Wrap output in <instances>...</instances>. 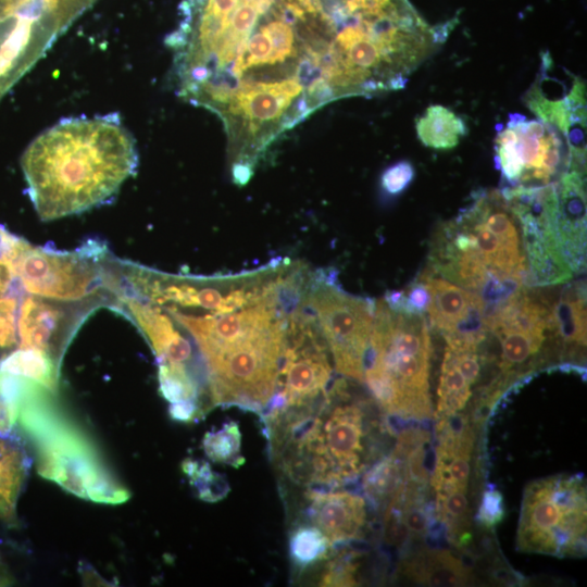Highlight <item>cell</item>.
<instances>
[{
  "label": "cell",
  "instance_id": "1",
  "mask_svg": "<svg viewBox=\"0 0 587 587\" xmlns=\"http://www.w3.org/2000/svg\"><path fill=\"white\" fill-rule=\"evenodd\" d=\"M21 166L42 221L107 202L138 166L134 136L116 113L67 117L39 134Z\"/></svg>",
  "mask_w": 587,
  "mask_h": 587
},
{
  "label": "cell",
  "instance_id": "2",
  "mask_svg": "<svg viewBox=\"0 0 587 587\" xmlns=\"http://www.w3.org/2000/svg\"><path fill=\"white\" fill-rule=\"evenodd\" d=\"M376 402L336 379L309 407L265 414L271 453L291 482L334 489L354 482L380 455L388 424L375 413Z\"/></svg>",
  "mask_w": 587,
  "mask_h": 587
},
{
  "label": "cell",
  "instance_id": "3",
  "mask_svg": "<svg viewBox=\"0 0 587 587\" xmlns=\"http://www.w3.org/2000/svg\"><path fill=\"white\" fill-rule=\"evenodd\" d=\"M0 389L15 419L13 436L29 447L40 476L93 502L128 500L129 491L99 445L57 398V391L1 367Z\"/></svg>",
  "mask_w": 587,
  "mask_h": 587
},
{
  "label": "cell",
  "instance_id": "4",
  "mask_svg": "<svg viewBox=\"0 0 587 587\" xmlns=\"http://www.w3.org/2000/svg\"><path fill=\"white\" fill-rule=\"evenodd\" d=\"M429 263L437 271L490 283L480 296L487 310L525 285L527 262L520 218L500 190L478 191L460 213L435 234Z\"/></svg>",
  "mask_w": 587,
  "mask_h": 587
},
{
  "label": "cell",
  "instance_id": "5",
  "mask_svg": "<svg viewBox=\"0 0 587 587\" xmlns=\"http://www.w3.org/2000/svg\"><path fill=\"white\" fill-rule=\"evenodd\" d=\"M430 357L425 314L395 311L384 299L375 302L363 380L386 415L416 422L432 417Z\"/></svg>",
  "mask_w": 587,
  "mask_h": 587
},
{
  "label": "cell",
  "instance_id": "6",
  "mask_svg": "<svg viewBox=\"0 0 587 587\" xmlns=\"http://www.w3.org/2000/svg\"><path fill=\"white\" fill-rule=\"evenodd\" d=\"M515 548L558 558L586 554L584 474L552 475L524 486Z\"/></svg>",
  "mask_w": 587,
  "mask_h": 587
},
{
  "label": "cell",
  "instance_id": "7",
  "mask_svg": "<svg viewBox=\"0 0 587 587\" xmlns=\"http://www.w3.org/2000/svg\"><path fill=\"white\" fill-rule=\"evenodd\" d=\"M110 250L89 240L74 251L36 247L15 236L12 261L26 294L70 302H95L111 308L108 287Z\"/></svg>",
  "mask_w": 587,
  "mask_h": 587
},
{
  "label": "cell",
  "instance_id": "8",
  "mask_svg": "<svg viewBox=\"0 0 587 587\" xmlns=\"http://www.w3.org/2000/svg\"><path fill=\"white\" fill-rule=\"evenodd\" d=\"M585 150L554 124L510 114L497 133L495 163L501 189H534L553 185L574 165H583Z\"/></svg>",
  "mask_w": 587,
  "mask_h": 587
},
{
  "label": "cell",
  "instance_id": "9",
  "mask_svg": "<svg viewBox=\"0 0 587 587\" xmlns=\"http://www.w3.org/2000/svg\"><path fill=\"white\" fill-rule=\"evenodd\" d=\"M98 0H0V100Z\"/></svg>",
  "mask_w": 587,
  "mask_h": 587
},
{
  "label": "cell",
  "instance_id": "10",
  "mask_svg": "<svg viewBox=\"0 0 587 587\" xmlns=\"http://www.w3.org/2000/svg\"><path fill=\"white\" fill-rule=\"evenodd\" d=\"M302 302L317 322L335 371L363 382L375 302L344 291L328 270L310 274Z\"/></svg>",
  "mask_w": 587,
  "mask_h": 587
},
{
  "label": "cell",
  "instance_id": "11",
  "mask_svg": "<svg viewBox=\"0 0 587 587\" xmlns=\"http://www.w3.org/2000/svg\"><path fill=\"white\" fill-rule=\"evenodd\" d=\"M330 359L317 322L301 300L287 315L277 387L265 414L302 409L320 399L330 385Z\"/></svg>",
  "mask_w": 587,
  "mask_h": 587
},
{
  "label": "cell",
  "instance_id": "12",
  "mask_svg": "<svg viewBox=\"0 0 587 587\" xmlns=\"http://www.w3.org/2000/svg\"><path fill=\"white\" fill-rule=\"evenodd\" d=\"M98 308L95 302L53 300L24 291L17 319L18 349L40 352L61 367L77 329Z\"/></svg>",
  "mask_w": 587,
  "mask_h": 587
},
{
  "label": "cell",
  "instance_id": "13",
  "mask_svg": "<svg viewBox=\"0 0 587 587\" xmlns=\"http://www.w3.org/2000/svg\"><path fill=\"white\" fill-rule=\"evenodd\" d=\"M419 279L429 294L427 313L434 328L446 340L480 345L488 335L487 308L482 297L430 271Z\"/></svg>",
  "mask_w": 587,
  "mask_h": 587
},
{
  "label": "cell",
  "instance_id": "14",
  "mask_svg": "<svg viewBox=\"0 0 587 587\" xmlns=\"http://www.w3.org/2000/svg\"><path fill=\"white\" fill-rule=\"evenodd\" d=\"M307 513L333 545L346 544L363 536L367 510L365 499L347 490H308Z\"/></svg>",
  "mask_w": 587,
  "mask_h": 587
},
{
  "label": "cell",
  "instance_id": "15",
  "mask_svg": "<svg viewBox=\"0 0 587 587\" xmlns=\"http://www.w3.org/2000/svg\"><path fill=\"white\" fill-rule=\"evenodd\" d=\"M554 230L562 254L573 271L586 265V196L583 167L573 166L558 182Z\"/></svg>",
  "mask_w": 587,
  "mask_h": 587
},
{
  "label": "cell",
  "instance_id": "16",
  "mask_svg": "<svg viewBox=\"0 0 587 587\" xmlns=\"http://www.w3.org/2000/svg\"><path fill=\"white\" fill-rule=\"evenodd\" d=\"M29 466L30 459L21 440L0 435V523L9 528L20 527L16 505Z\"/></svg>",
  "mask_w": 587,
  "mask_h": 587
},
{
  "label": "cell",
  "instance_id": "17",
  "mask_svg": "<svg viewBox=\"0 0 587 587\" xmlns=\"http://www.w3.org/2000/svg\"><path fill=\"white\" fill-rule=\"evenodd\" d=\"M403 573L414 582L432 586H460L470 572L449 550H422L403 561Z\"/></svg>",
  "mask_w": 587,
  "mask_h": 587
},
{
  "label": "cell",
  "instance_id": "18",
  "mask_svg": "<svg viewBox=\"0 0 587 587\" xmlns=\"http://www.w3.org/2000/svg\"><path fill=\"white\" fill-rule=\"evenodd\" d=\"M557 337L566 346L586 347V291L583 284L567 286L552 304Z\"/></svg>",
  "mask_w": 587,
  "mask_h": 587
},
{
  "label": "cell",
  "instance_id": "19",
  "mask_svg": "<svg viewBox=\"0 0 587 587\" xmlns=\"http://www.w3.org/2000/svg\"><path fill=\"white\" fill-rule=\"evenodd\" d=\"M415 129L424 146L437 150L457 147L461 137L467 133L464 120L440 104L427 107L424 114L416 120Z\"/></svg>",
  "mask_w": 587,
  "mask_h": 587
},
{
  "label": "cell",
  "instance_id": "20",
  "mask_svg": "<svg viewBox=\"0 0 587 587\" xmlns=\"http://www.w3.org/2000/svg\"><path fill=\"white\" fill-rule=\"evenodd\" d=\"M459 365L452 353L445 349L437 388V419L459 414L472 396V386L478 382Z\"/></svg>",
  "mask_w": 587,
  "mask_h": 587
},
{
  "label": "cell",
  "instance_id": "21",
  "mask_svg": "<svg viewBox=\"0 0 587 587\" xmlns=\"http://www.w3.org/2000/svg\"><path fill=\"white\" fill-rule=\"evenodd\" d=\"M330 547L325 535L312 524L296 526L289 537V554L292 564L300 571L327 559Z\"/></svg>",
  "mask_w": 587,
  "mask_h": 587
},
{
  "label": "cell",
  "instance_id": "22",
  "mask_svg": "<svg viewBox=\"0 0 587 587\" xmlns=\"http://www.w3.org/2000/svg\"><path fill=\"white\" fill-rule=\"evenodd\" d=\"M202 446L207 457L213 462L235 469L245 462L241 455V432L235 421H228L221 428L207 433Z\"/></svg>",
  "mask_w": 587,
  "mask_h": 587
},
{
  "label": "cell",
  "instance_id": "23",
  "mask_svg": "<svg viewBox=\"0 0 587 587\" xmlns=\"http://www.w3.org/2000/svg\"><path fill=\"white\" fill-rule=\"evenodd\" d=\"M23 294L17 278L9 291L0 294V363L20 346L17 319Z\"/></svg>",
  "mask_w": 587,
  "mask_h": 587
},
{
  "label": "cell",
  "instance_id": "24",
  "mask_svg": "<svg viewBox=\"0 0 587 587\" xmlns=\"http://www.w3.org/2000/svg\"><path fill=\"white\" fill-rule=\"evenodd\" d=\"M183 470L188 475L191 485L198 490V496L209 502L218 501L225 497L229 490L226 480L213 472L205 462L186 460Z\"/></svg>",
  "mask_w": 587,
  "mask_h": 587
},
{
  "label": "cell",
  "instance_id": "25",
  "mask_svg": "<svg viewBox=\"0 0 587 587\" xmlns=\"http://www.w3.org/2000/svg\"><path fill=\"white\" fill-rule=\"evenodd\" d=\"M354 553L341 552L332 559L321 573L320 586H354L357 585L358 563Z\"/></svg>",
  "mask_w": 587,
  "mask_h": 587
},
{
  "label": "cell",
  "instance_id": "26",
  "mask_svg": "<svg viewBox=\"0 0 587 587\" xmlns=\"http://www.w3.org/2000/svg\"><path fill=\"white\" fill-rule=\"evenodd\" d=\"M505 508L502 494L486 485L477 510V521L485 528H494L504 519Z\"/></svg>",
  "mask_w": 587,
  "mask_h": 587
},
{
  "label": "cell",
  "instance_id": "27",
  "mask_svg": "<svg viewBox=\"0 0 587 587\" xmlns=\"http://www.w3.org/2000/svg\"><path fill=\"white\" fill-rule=\"evenodd\" d=\"M414 176L415 170L409 161L397 162L383 172L382 189L390 196H397L409 187Z\"/></svg>",
  "mask_w": 587,
  "mask_h": 587
},
{
  "label": "cell",
  "instance_id": "28",
  "mask_svg": "<svg viewBox=\"0 0 587 587\" xmlns=\"http://www.w3.org/2000/svg\"><path fill=\"white\" fill-rule=\"evenodd\" d=\"M10 583H11V577L9 576L3 563L0 560V585H8Z\"/></svg>",
  "mask_w": 587,
  "mask_h": 587
},
{
  "label": "cell",
  "instance_id": "29",
  "mask_svg": "<svg viewBox=\"0 0 587 587\" xmlns=\"http://www.w3.org/2000/svg\"><path fill=\"white\" fill-rule=\"evenodd\" d=\"M7 233H8V230H5L2 226H0V246L4 241Z\"/></svg>",
  "mask_w": 587,
  "mask_h": 587
}]
</instances>
